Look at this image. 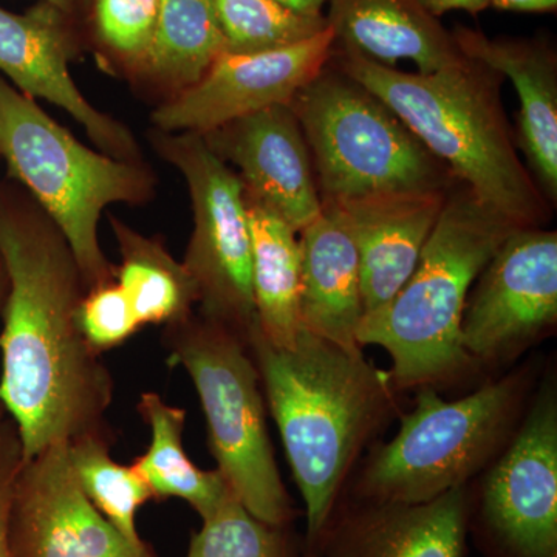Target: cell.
<instances>
[{
	"instance_id": "1",
	"label": "cell",
	"mask_w": 557,
	"mask_h": 557,
	"mask_svg": "<svg viewBox=\"0 0 557 557\" xmlns=\"http://www.w3.org/2000/svg\"><path fill=\"white\" fill-rule=\"evenodd\" d=\"M0 260L9 276L0 311V405L28 460L54 443L102 432L115 383L76 322L89 289L72 247L11 178L0 182Z\"/></svg>"
},
{
	"instance_id": "2",
	"label": "cell",
	"mask_w": 557,
	"mask_h": 557,
	"mask_svg": "<svg viewBox=\"0 0 557 557\" xmlns=\"http://www.w3.org/2000/svg\"><path fill=\"white\" fill-rule=\"evenodd\" d=\"M330 62L394 110L486 207L515 225L544 228L552 203L520 160L500 73L467 57L437 72H401L336 44Z\"/></svg>"
},
{
	"instance_id": "3",
	"label": "cell",
	"mask_w": 557,
	"mask_h": 557,
	"mask_svg": "<svg viewBox=\"0 0 557 557\" xmlns=\"http://www.w3.org/2000/svg\"><path fill=\"white\" fill-rule=\"evenodd\" d=\"M271 416L306 504L307 537L319 536L335 511L341 486L392 403V380L364 355L300 330L276 347L258 325L248 335Z\"/></svg>"
},
{
	"instance_id": "4",
	"label": "cell",
	"mask_w": 557,
	"mask_h": 557,
	"mask_svg": "<svg viewBox=\"0 0 557 557\" xmlns=\"http://www.w3.org/2000/svg\"><path fill=\"white\" fill-rule=\"evenodd\" d=\"M515 225L457 183L449 190L412 276L380 309L362 317L359 347L391 355L392 384L408 388L448 380L472 359L461 347L469 289Z\"/></svg>"
},
{
	"instance_id": "5",
	"label": "cell",
	"mask_w": 557,
	"mask_h": 557,
	"mask_svg": "<svg viewBox=\"0 0 557 557\" xmlns=\"http://www.w3.org/2000/svg\"><path fill=\"white\" fill-rule=\"evenodd\" d=\"M0 159L10 178L60 226L87 289L115 281L98 226L112 205L145 207L156 199L159 178L148 161L116 160L87 148L2 75Z\"/></svg>"
},
{
	"instance_id": "6",
	"label": "cell",
	"mask_w": 557,
	"mask_h": 557,
	"mask_svg": "<svg viewBox=\"0 0 557 557\" xmlns=\"http://www.w3.org/2000/svg\"><path fill=\"white\" fill-rule=\"evenodd\" d=\"M321 200L448 193L453 172L376 95L329 62L292 101Z\"/></svg>"
},
{
	"instance_id": "7",
	"label": "cell",
	"mask_w": 557,
	"mask_h": 557,
	"mask_svg": "<svg viewBox=\"0 0 557 557\" xmlns=\"http://www.w3.org/2000/svg\"><path fill=\"white\" fill-rule=\"evenodd\" d=\"M171 366L185 369L207 417L218 469L251 515L288 527L295 508L282 483L267 429L259 370L247 341L201 317L164 327Z\"/></svg>"
},
{
	"instance_id": "8",
	"label": "cell",
	"mask_w": 557,
	"mask_h": 557,
	"mask_svg": "<svg viewBox=\"0 0 557 557\" xmlns=\"http://www.w3.org/2000/svg\"><path fill=\"white\" fill-rule=\"evenodd\" d=\"M519 388L518 379L508 376L450 403L423 388L398 434L370 458L359 479L361 497L424 504L465 486L507 437Z\"/></svg>"
},
{
	"instance_id": "9",
	"label": "cell",
	"mask_w": 557,
	"mask_h": 557,
	"mask_svg": "<svg viewBox=\"0 0 557 557\" xmlns=\"http://www.w3.org/2000/svg\"><path fill=\"white\" fill-rule=\"evenodd\" d=\"M146 139L161 160L182 174L188 188L194 226L182 262L199 293V314L247 341L258 318L251 230L240 178L199 134L150 127Z\"/></svg>"
},
{
	"instance_id": "10",
	"label": "cell",
	"mask_w": 557,
	"mask_h": 557,
	"mask_svg": "<svg viewBox=\"0 0 557 557\" xmlns=\"http://www.w3.org/2000/svg\"><path fill=\"white\" fill-rule=\"evenodd\" d=\"M10 557H157L132 542L81 487L69 442L22 460L10 508Z\"/></svg>"
},
{
	"instance_id": "11",
	"label": "cell",
	"mask_w": 557,
	"mask_h": 557,
	"mask_svg": "<svg viewBox=\"0 0 557 557\" xmlns=\"http://www.w3.org/2000/svg\"><path fill=\"white\" fill-rule=\"evenodd\" d=\"M557 321V233L518 228L480 273L461 318V347L493 361Z\"/></svg>"
},
{
	"instance_id": "12",
	"label": "cell",
	"mask_w": 557,
	"mask_h": 557,
	"mask_svg": "<svg viewBox=\"0 0 557 557\" xmlns=\"http://www.w3.org/2000/svg\"><path fill=\"white\" fill-rule=\"evenodd\" d=\"M332 27L284 49L259 53L223 51L188 90L150 113V127L163 132L212 129L273 106L292 104L332 58Z\"/></svg>"
},
{
	"instance_id": "13",
	"label": "cell",
	"mask_w": 557,
	"mask_h": 557,
	"mask_svg": "<svg viewBox=\"0 0 557 557\" xmlns=\"http://www.w3.org/2000/svg\"><path fill=\"white\" fill-rule=\"evenodd\" d=\"M76 21L44 0L24 14L0 9V75L25 97L65 110L106 156L146 161L131 127L95 108L70 75L83 50Z\"/></svg>"
},
{
	"instance_id": "14",
	"label": "cell",
	"mask_w": 557,
	"mask_h": 557,
	"mask_svg": "<svg viewBox=\"0 0 557 557\" xmlns=\"http://www.w3.org/2000/svg\"><path fill=\"white\" fill-rule=\"evenodd\" d=\"M482 516L509 557H557V408L531 410L483 485Z\"/></svg>"
},
{
	"instance_id": "15",
	"label": "cell",
	"mask_w": 557,
	"mask_h": 557,
	"mask_svg": "<svg viewBox=\"0 0 557 557\" xmlns=\"http://www.w3.org/2000/svg\"><path fill=\"white\" fill-rule=\"evenodd\" d=\"M201 137L236 172L245 199L274 212L296 233L321 214L309 146L292 106L249 113Z\"/></svg>"
},
{
	"instance_id": "16",
	"label": "cell",
	"mask_w": 557,
	"mask_h": 557,
	"mask_svg": "<svg viewBox=\"0 0 557 557\" xmlns=\"http://www.w3.org/2000/svg\"><path fill=\"white\" fill-rule=\"evenodd\" d=\"M448 193L322 200L339 212L357 248L364 314L387 304L412 276Z\"/></svg>"
},
{
	"instance_id": "17",
	"label": "cell",
	"mask_w": 557,
	"mask_h": 557,
	"mask_svg": "<svg viewBox=\"0 0 557 557\" xmlns=\"http://www.w3.org/2000/svg\"><path fill=\"white\" fill-rule=\"evenodd\" d=\"M468 534L465 486L424 504H369L329 520L311 544L321 557H463Z\"/></svg>"
},
{
	"instance_id": "18",
	"label": "cell",
	"mask_w": 557,
	"mask_h": 557,
	"mask_svg": "<svg viewBox=\"0 0 557 557\" xmlns=\"http://www.w3.org/2000/svg\"><path fill=\"white\" fill-rule=\"evenodd\" d=\"M458 51L509 78L520 100L518 146L549 203L557 200V57L547 39H493L457 27Z\"/></svg>"
},
{
	"instance_id": "19",
	"label": "cell",
	"mask_w": 557,
	"mask_h": 557,
	"mask_svg": "<svg viewBox=\"0 0 557 557\" xmlns=\"http://www.w3.org/2000/svg\"><path fill=\"white\" fill-rule=\"evenodd\" d=\"M300 327L344 350L357 343L364 317L358 252L339 212L322 201V212L300 231Z\"/></svg>"
},
{
	"instance_id": "20",
	"label": "cell",
	"mask_w": 557,
	"mask_h": 557,
	"mask_svg": "<svg viewBox=\"0 0 557 557\" xmlns=\"http://www.w3.org/2000/svg\"><path fill=\"white\" fill-rule=\"evenodd\" d=\"M335 44L394 67L409 60L432 73L463 58L453 33L418 0H325Z\"/></svg>"
},
{
	"instance_id": "21",
	"label": "cell",
	"mask_w": 557,
	"mask_h": 557,
	"mask_svg": "<svg viewBox=\"0 0 557 557\" xmlns=\"http://www.w3.org/2000/svg\"><path fill=\"white\" fill-rule=\"evenodd\" d=\"M226 50L212 0H160L148 64L135 89L157 106L193 87Z\"/></svg>"
},
{
	"instance_id": "22",
	"label": "cell",
	"mask_w": 557,
	"mask_h": 557,
	"mask_svg": "<svg viewBox=\"0 0 557 557\" xmlns=\"http://www.w3.org/2000/svg\"><path fill=\"white\" fill-rule=\"evenodd\" d=\"M252 242V295L263 338L292 347L300 330V247L296 231L274 212L245 199Z\"/></svg>"
},
{
	"instance_id": "23",
	"label": "cell",
	"mask_w": 557,
	"mask_h": 557,
	"mask_svg": "<svg viewBox=\"0 0 557 557\" xmlns=\"http://www.w3.org/2000/svg\"><path fill=\"white\" fill-rule=\"evenodd\" d=\"M137 409L150 428V445L132 467L149 486L152 498L185 500L201 520L214 515L234 491L219 469L203 471L186 456L183 448L185 409L168 405L156 392L143 394Z\"/></svg>"
},
{
	"instance_id": "24",
	"label": "cell",
	"mask_w": 557,
	"mask_h": 557,
	"mask_svg": "<svg viewBox=\"0 0 557 557\" xmlns=\"http://www.w3.org/2000/svg\"><path fill=\"white\" fill-rule=\"evenodd\" d=\"M108 219L121 258L115 282L139 325L168 327L190 317L199 293L183 262L172 258L160 237L145 236L116 215Z\"/></svg>"
},
{
	"instance_id": "25",
	"label": "cell",
	"mask_w": 557,
	"mask_h": 557,
	"mask_svg": "<svg viewBox=\"0 0 557 557\" xmlns=\"http://www.w3.org/2000/svg\"><path fill=\"white\" fill-rule=\"evenodd\" d=\"M69 456L81 487L98 511L132 542H143L137 511L152 493L132 465L124 467L110 457L104 432L73 438Z\"/></svg>"
},
{
	"instance_id": "26",
	"label": "cell",
	"mask_w": 557,
	"mask_h": 557,
	"mask_svg": "<svg viewBox=\"0 0 557 557\" xmlns=\"http://www.w3.org/2000/svg\"><path fill=\"white\" fill-rule=\"evenodd\" d=\"M160 0H90L89 20L101 67L141 78L152 50Z\"/></svg>"
},
{
	"instance_id": "27",
	"label": "cell",
	"mask_w": 557,
	"mask_h": 557,
	"mask_svg": "<svg viewBox=\"0 0 557 557\" xmlns=\"http://www.w3.org/2000/svg\"><path fill=\"white\" fill-rule=\"evenodd\" d=\"M225 51L259 53L284 49L329 28L327 17L309 16L274 0H212Z\"/></svg>"
},
{
	"instance_id": "28",
	"label": "cell",
	"mask_w": 557,
	"mask_h": 557,
	"mask_svg": "<svg viewBox=\"0 0 557 557\" xmlns=\"http://www.w3.org/2000/svg\"><path fill=\"white\" fill-rule=\"evenodd\" d=\"M285 528L256 518L231 493L193 534L186 557H298Z\"/></svg>"
},
{
	"instance_id": "29",
	"label": "cell",
	"mask_w": 557,
	"mask_h": 557,
	"mask_svg": "<svg viewBox=\"0 0 557 557\" xmlns=\"http://www.w3.org/2000/svg\"><path fill=\"white\" fill-rule=\"evenodd\" d=\"M81 335L97 354L121 346L141 329L115 281L90 288L76 311Z\"/></svg>"
},
{
	"instance_id": "30",
	"label": "cell",
	"mask_w": 557,
	"mask_h": 557,
	"mask_svg": "<svg viewBox=\"0 0 557 557\" xmlns=\"http://www.w3.org/2000/svg\"><path fill=\"white\" fill-rule=\"evenodd\" d=\"M22 463V445L16 423L7 413L0 418V557H10V508L14 480Z\"/></svg>"
},
{
	"instance_id": "31",
	"label": "cell",
	"mask_w": 557,
	"mask_h": 557,
	"mask_svg": "<svg viewBox=\"0 0 557 557\" xmlns=\"http://www.w3.org/2000/svg\"><path fill=\"white\" fill-rule=\"evenodd\" d=\"M418 2L431 16L437 17V20L443 14L456 10L467 11V13L475 16V14L482 13L483 10L490 7V0H418Z\"/></svg>"
},
{
	"instance_id": "32",
	"label": "cell",
	"mask_w": 557,
	"mask_h": 557,
	"mask_svg": "<svg viewBox=\"0 0 557 557\" xmlns=\"http://www.w3.org/2000/svg\"><path fill=\"white\" fill-rule=\"evenodd\" d=\"M490 5L516 13H549L556 11L557 0H490Z\"/></svg>"
},
{
	"instance_id": "33",
	"label": "cell",
	"mask_w": 557,
	"mask_h": 557,
	"mask_svg": "<svg viewBox=\"0 0 557 557\" xmlns=\"http://www.w3.org/2000/svg\"><path fill=\"white\" fill-rule=\"evenodd\" d=\"M274 2L309 16H322V9L325 7V0H274Z\"/></svg>"
},
{
	"instance_id": "34",
	"label": "cell",
	"mask_w": 557,
	"mask_h": 557,
	"mask_svg": "<svg viewBox=\"0 0 557 557\" xmlns=\"http://www.w3.org/2000/svg\"><path fill=\"white\" fill-rule=\"evenodd\" d=\"M44 2H49L51 5L57 7L61 11H64L65 14H70V16L78 17L79 11L83 10L84 0H44Z\"/></svg>"
},
{
	"instance_id": "35",
	"label": "cell",
	"mask_w": 557,
	"mask_h": 557,
	"mask_svg": "<svg viewBox=\"0 0 557 557\" xmlns=\"http://www.w3.org/2000/svg\"><path fill=\"white\" fill-rule=\"evenodd\" d=\"M7 293H9V276H7L5 267L0 260V311H2L3 302H5ZM7 416L5 409L0 405V418Z\"/></svg>"
},
{
	"instance_id": "36",
	"label": "cell",
	"mask_w": 557,
	"mask_h": 557,
	"mask_svg": "<svg viewBox=\"0 0 557 557\" xmlns=\"http://www.w3.org/2000/svg\"><path fill=\"white\" fill-rule=\"evenodd\" d=\"M307 557H321L319 555H310V556H307Z\"/></svg>"
}]
</instances>
